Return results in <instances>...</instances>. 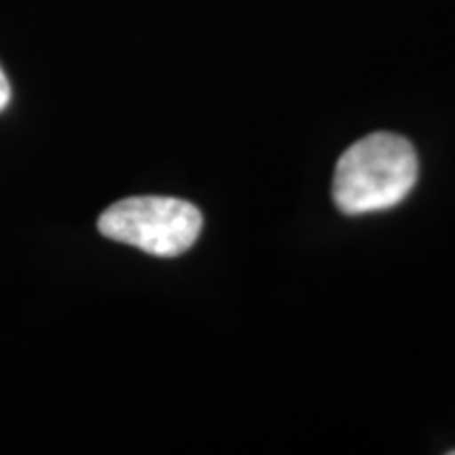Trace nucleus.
<instances>
[{
  "instance_id": "f03ea898",
  "label": "nucleus",
  "mask_w": 455,
  "mask_h": 455,
  "mask_svg": "<svg viewBox=\"0 0 455 455\" xmlns=\"http://www.w3.org/2000/svg\"><path fill=\"white\" fill-rule=\"evenodd\" d=\"M98 230L110 241L138 247L155 258H178L201 236L203 215L181 198L131 196L100 215Z\"/></svg>"
},
{
  "instance_id": "f257e3e1",
  "label": "nucleus",
  "mask_w": 455,
  "mask_h": 455,
  "mask_svg": "<svg viewBox=\"0 0 455 455\" xmlns=\"http://www.w3.org/2000/svg\"><path fill=\"white\" fill-rule=\"evenodd\" d=\"M418 181V155L405 138L373 133L339 156L333 201L346 215L378 213L405 201Z\"/></svg>"
},
{
  "instance_id": "7ed1b4c3",
  "label": "nucleus",
  "mask_w": 455,
  "mask_h": 455,
  "mask_svg": "<svg viewBox=\"0 0 455 455\" xmlns=\"http://www.w3.org/2000/svg\"><path fill=\"white\" fill-rule=\"evenodd\" d=\"M9 101H11V84L7 81V74H4L3 68H0V112L9 106Z\"/></svg>"
},
{
  "instance_id": "20e7f679",
  "label": "nucleus",
  "mask_w": 455,
  "mask_h": 455,
  "mask_svg": "<svg viewBox=\"0 0 455 455\" xmlns=\"http://www.w3.org/2000/svg\"><path fill=\"white\" fill-rule=\"evenodd\" d=\"M449 455H455V449H453V451H449Z\"/></svg>"
}]
</instances>
